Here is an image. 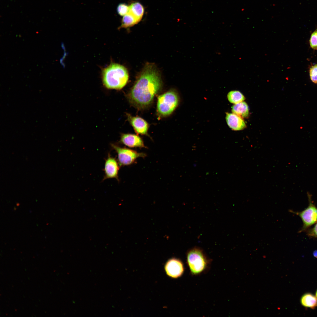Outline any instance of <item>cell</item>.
<instances>
[{
	"label": "cell",
	"instance_id": "cell-1",
	"mask_svg": "<svg viewBox=\"0 0 317 317\" xmlns=\"http://www.w3.org/2000/svg\"><path fill=\"white\" fill-rule=\"evenodd\" d=\"M162 85L160 76L155 66L147 64L128 94L129 102L138 109L148 107L161 89Z\"/></svg>",
	"mask_w": 317,
	"mask_h": 317
},
{
	"label": "cell",
	"instance_id": "cell-2",
	"mask_svg": "<svg viewBox=\"0 0 317 317\" xmlns=\"http://www.w3.org/2000/svg\"><path fill=\"white\" fill-rule=\"evenodd\" d=\"M128 78L126 68L118 64L111 63L102 71L103 84L108 89L121 90L126 85Z\"/></svg>",
	"mask_w": 317,
	"mask_h": 317
},
{
	"label": "cell",
	"instance_id": "cell-3",
	"mask_svg": "<svg viewBox=\"0 0 317 317\" xmlns=\"http://www.w3.org/2000/svg\"><path fill=\"white\" fill-rule=\"evenodd\" d=\"M186 262L191 274L197 276L209 270L211 260L199 247H195L188 251L186 254Z\"/></svg>",
	"mask_w": 317,
	"mask_h": 317
},
{
	"label": "cell",
	"instance_id": "cell-4",
	"mask_svg": "<svg viewBox=\"0 0 317 317\" xmlns=\"http://www.w3.org/2000/svg\"><path fill=\"white\" fill-rule=\"evenodd\" d=\"M179 98L176 92L170 90L158 96L157 105V113L159 118L171 114L178 105Z\"/></svg>",
	"mask_w": 317,
	"mask_h": 317
},
{
	"label": "cell",
	"instance_id": "cell-5",
	"mask_svg": "<svg viewBox=\"0 0 317 317\" xmlns=\"http://www.w3.org/2000/svg\"><path fill=\"white\" fill-rule=\"evenodd\" d=\"M307 195L308 205L306 208L301 212L291 210L299 217L302 222V226L299 233L305 232L317 222V207L312 200L311 195L308 193Z\"/></svg>",
	"mask_w": 317,
	"mask_h": 317
},
{
	"label": "cell",
	"instance_id": "cell-6",
	"mask_svg": "<svg viewBox=\"0 0 317 317\" xmlns=\"http://www.w3.org/2000/svg\"><path fill=\"white\" fill-rule=\"evenodd\" d=\"M111 146L117 153L118 163L121 166L130 165L133 163L137 158H144L146 156V154L144 153H139L134 150L122 147L115 144H111Z\"/></svg>",
	"mask_w": 317,
	"mask_h": 317
},
{
	"label": "cell",
	"instance_id": "cell-7",
	"mask_svg": "<svg viewBox=\"0 0 317 317\" xmlns=\"http://www.w3.org/2000/svg\"><path fill=\"white\" fill-rule=\"evenodd\" d=\"M164 269L167 275L173 279L181 277L185 271L183 262L179 259L176 258H172L168 260L165 264Z\"/></svg>",
	"mask_w": 317,
	"mask_h": 317
},
{
	"label": "cell",
	"instance_id": "cell-8",
	"mask_svg": "<svg viewBox=\"0 0 317 317\" xmlns=\"http://www.w3.org/2000/svg\"><path fill=\"white\" fill-rule=\"evenodd\" d=\"M119 170V166L117 161L109 153L104 163V175L103 181L112 178H115L118 181Z\"/></svg>",
	"mask_w": 317,
	"mask_h": 317
},
{
	"label": "cell",
	"instance_id": "cell-9",
	"mask_svg": "<svg viewBox=\"0 0 317 317\" xmlns=\"http://www.w3.org/2000/svg\"><path fill=\"white\" fill-rule=\"evenodd\" d=\"M126 115L128 120L137 134L149 136V125L146 121L139 117L133 116L128 113Z\"/></svg>",
	"mask_w": 317,
	"mask_h": 317
},
{
	"label": "cell",
	"instance_id": "cell-10",
	"mask_svg": "<svg viewBox=\"0 0 317 317\" xmlns=\"http://www.w3.org/2000/svg\"><path fill=\"white\" fill-rule=\"evenodd\" d=\"M120 143L130 147L146 148L142 139L137 135L130 134H122Z\"/></svg>",
	"mask_w": 317,
	"mask_h": 317
},
{
	"label": "cell",
	"instance_id": "cell-11",
	"mask_svg": "<svg viewBox=\"0 0 317 317\" xmlns=\"http://www.w3.org/2000/svg\"><path fill=\"white\" fill-rule=\"evenodd\" d=\"M225 118L228 125L233 130H241L246 127L242 118L233 113H227Z\"/></svg>",
	"mask_w": 317,
	"mask_h": 317
},
{
	"label": "cell",
	"instance_id": "cell-12",
	"mask_svg": "<svg viewBox=\"0 0 317 317\" xmlns=\"http://www.w3.org/2000/svg\"><path fill=\"white\" fill-rule=\"evenodd\" d=\"M300 301L301 304L306 308L313 309L317 307V298L310 293L304 294Z\"/></svg>",
	"mask_w": 317,
	"mask_h": 317
},
{
	"label": "cell",
	"instance_id": "cell-13",
	"mask_svg": "<svg viewBox=\"0 0 317 317\" xmlns=\"http://www.w3.org/2000/svg\"><path fill=\"white\" fill-rule=\"evenodd\" d=\"M233 113L242 118H247L249 115V109L247 104L245 102L235 104L232 108Z\"/></svg>",
	"mask_w": 317,
	"mask_h": 317
},
{
	"label": "cell",
	"instance_id": "cell-14",
	"mask_svg": "<svg viewBox=\"0 0 317 317\" xmlns=\"http://www.w3.org/2000/svg\"><path fill=\"white\" fill-rule=\"evenodd\" d=\"M129 7V12L139 21L142 18L144 12L143 6L139 2H135L131 4Z\"/></svg>",
	"mask_w": 317,
	"mask_h": 317
},
{
	"label": "cell",
	"instance_id": "cell-15",
	"mask_svg": "<svg viewBox=\"0 0 317 317\" xmlns=\"http://www.w3.org/2000/svg\"><path fill=\"white\" fill-rule=\"evenodd\" d=\"M228 101L231 103L236 104L243 102L245 99L244 95L240 91L233 90L230 92L227 95Z\"/></svg>",
	"mask_w": 317,
	"mask_h": 317
},
{
	"label": "cell",
	"instance_id": "cell-16",
	"mask_svg": "<svg viewBox=\"0 0 317 317\" xmlns=\"http://www.w3.org/2000/svg\"><path fill=\"white\" fill-rule=\"evenodd\" d=\"M139 21L130 13L129 12L124 16L122 19L120 28H126L131 26Z\"/></svg>",
	"mask_w": 317,
	"mask_h": 317
},
{
	"label": "cell",
	"instance_id": "cell-17",
	"mask_svg": "<svg viewBox=\"0 0 317 317\" xmlns=\"http://www.w3.org/2000/svg\"><path fill=\"white\" fill-rule=\"evenodd\" d=\"M117 12L121 16H124L129 11V6L125 4H120L117 7Z\"/></svg>",
	"mask_w": 317,
	"mask_h": 317
},
{
	"label": "cell",
	"instance_id": "cell-18",
	"mask_svg": "<svg viewBox=\"0 0 317 317\" xmlns=\"http://www.w3.org/2000/svg\"><path fill=\"white\" fill-rule=\"evenodd\" d=\"M309 75L312 81L315 84H317V64L310 68Z\"/></svg>",
	"mask_w": 317,
	"mask_h": 317
},
{
	"label": "cell",
	"instance_id": "cell-19",
	"mask_svg": "<svg viewBox=\"0 0 317 317\" xmlns=\"http://www.w3.org/2000/svg\"><path fill=\"white\" fill-rule=\"evenodd\" d=\"M309 42L310 47L312 48L317 50V29L311 34Z\"/></svg>",
	"mask_w": 317,
	"mask_h": 317
},
{
	"label": "cell",
	"instance_id": "cell-20",
	"mask_svg": "<svg viewBox=\"0 0 317 317\" xmlns=\"http://www.w3.org/2000/svg\"><path fill=\"white\" fill-rule=\"evenodd\" d=\"M305 232L309 237L317 238V222L312 228H310Z\"/></svg>",
	"mask_w": 317,
	"mask_h": 317
},
{
	"label": "cell",
	"instance_id": "cell-21",
	"mask_svg": "<svg viewBox=\"0 0 317 317\" xmlns=\"http://www.w3.org/2000/svg\"><path fill=\"white\" fill-rule=\"evenodd\" d=\"M313 255L315 258H317V250L314 251L313 253Z\"/></svg>",
	"mask_w": 317,
	"mask_h": 317
},
{
	"label": "cell",
	"instance_id": "cell-22",
	"mask_svg": "<svg viewBox=\"0 0 317 317\" xmlns=\"http://www.w3.org/2000/svg\"><path fill=\"white\" fill-rule=\"evenodd\" d=\"M315 296L317 298V290H316V292Z\"/></svg>",
	"mask_w": 317,
	"mask_h": 317
}]
</instances>
